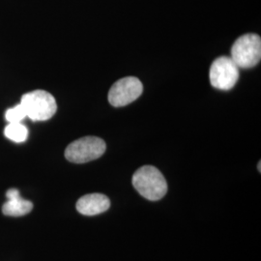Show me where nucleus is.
Segmentation results:
<instances>
[{
	"label": "nucleus",
	"instance_id": "1",
	"mask_svg": "<svg viewBox=\"0 0 261 261\" xmlns=\"http://www.w3.org/2000/svg\"><path fill=\"white\" fill-rule=\"evenodd\" d=\"M133 186L140 195L151 201H157L167 195L168 184L158 168L144 166L133 175Z\"/></svg>",
	"mask_w": 261,
	"mask_h": 261
},
{
	"label": "nucleus",
	"instance_id": "2",
	"mask_svg": "<svg viewBox=\"0 0 261 261\" xmlns=\"http://www.w3.org/2000/svg\"><path fill=\"white\" fill-rule=\"evenodd\" d=\"M20 103L25 110L27 116L33 121L48 120L57 111L55 97L45 90H35L22 95Z\"/></svg>",
	"mask_w": 261,
	"mask_h": 261
},
{
	"label": "nucleus",
	"instance_id": "3",
	"mask_svg": "<svg viewBox=\"0 0 261 261\" xmlns=\"http://www.w3.org/2000/svg\"><path fill=\"white\" fill-rule=\"evenodd\" d=\"M260 58L261 39L258 35L245 34L234 42L231 59L238 68H252L259 63Z\"/></svg>",
	"mask_w": 261,
	"mask_h": 261
},
{
	"label": "nucleus",
	"instance_id": "4",
	"mask_svg": "<svg viewBox=\"0 0 261 261\" xmlns=\"http://www.w3.org/2000/svg\"><path fill=\"white\" fill-rule=\"evenodd\" d=\"M107 148L106 142L97 137H84L70 143L65 150L69 162L84 164L100 158Z\"/></svg>",
	"mask_w": 261,
	"mask_h": 261
},
{
	"label": "nucleus",
	"instance_id": "5",
	"mask_svg": "<svg viewBox=\"0 0 261 261\" xmlns=\"http://www.w3.org/2000/svg\"><path fill=\"white\" fill-rule=\"evenodd\" d=\"M210 83L220 90H229L239 79V68L231 57L221 56L215 59L210 67Z\"/></svg>",
	"mask_w": 261,
	"mask_h": 261
},
{
	"label": "nucleus",
	"instance_id": "6",
	"mask_svg": "<svg viewBox=\"0 0 261 261\" xmlns=\"http://www.w3.org/2000/svg\"><path fill=\"white\" fill-rule=\"evenodd\" d=\"M143 91V85L135 76H127L117 81L109 92V102L115 107H125L136 101Z\"/></svg>",
	"mask_w": 261,
	"mask_h": 261
},
{
	"label": "nucleus",
	"instance_id": "7",
	"mask_svg": "<svg viewBox=\"0 0 261 261\" xmlns=\"http://www.w3.org/2000/svg\"><path fill=\"white\" fill-rule=\"evenodd\" d=\"M111 201L102 194H89L81 197L76 202V210L84 216H95L109 210Z\"/></svg>",
	"mask_w": 261,
	"mask_h": 261
},
{
	"label": "nucleus",
	"instance_id": "8",
	"mask_svg": "<svg viewBox=\"0 0 261 261\" xmlns=\"http://www.w3.org/2000/svg\"><path fill=\"white\" fill-rule=\"evenodd\" d=\"M7 201L2 206V213L11 217H21L33 209V203L19 196V190L10 189L6 193Z\"/></svg>",
	"mask_w": 261,
	"mask_h": 261
},
{
	"label": "nucleus",
	"instance_id": "9",
	"mask_svg": "<svg viewBox=\"0 0 261 261\" xmlns=\"http://www.w3.org/2000/svg\"><path fill=\"white\" fill-rule=\"evenodd\" d=\"M5 137L10 140L20 143L24 142L28 137V128L20 123H9L4 130Z\"/></svg>",
	"mask_w": 261,
	"mask_h": 261
},
{
	"label": "nucleus",
	"instance_id": "10",
	"mask_svg": "<svg viewBox=\"0 0 261 261\" xmlns=\"http://www.w3.org/2000/svg\"><path fill=\"white\" fill-rule=\"evenodd\" d=\"M25 117L27 112L21 103L17 105L13 109H10L5 114V118L9 123H20Z\"/></svg>",
	"mask_w": 261,
	"mask_h": 261
},
{
	"label": "nucleus",
	"instance_id": "11",
	"mask_svg": "<svg viewBox=\"0 0 261 261\" xmlns=\"http://www.w3.org/2000/svg\"><path fill=\"white\" fill-rule=\"evenodd\" d=\"M260 165H261V163H260V162H259V163H258V170H259V172H260V171H261Z\"/></svg>",
	"mask_w": 261,
	"mask_h": 261
}]
</instances>
